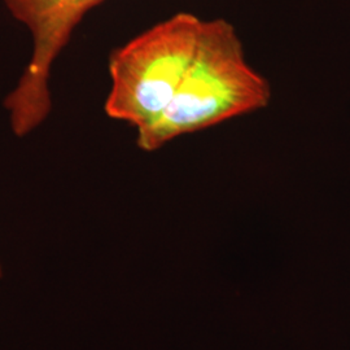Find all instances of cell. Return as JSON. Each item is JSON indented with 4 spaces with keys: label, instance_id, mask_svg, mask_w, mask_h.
Wrapping results in <instances>:
<instances>
[{
    "label": "cell",
    "instance_id": "obj_3",
    "mask_svg": "<svg viewBox=\"0 0 350 350\" xmlns=\"http://www.w3.org/2000/svg\"><path fill=\"white\" fill-rule=\"evenodd\" d=\"M104 0H3L31 37V55L3 105L13 134L24 138L51 114V73L77 26Z\"/></svg>",
    "mask_w": 350,
    "mask_h": 350
},
{
    "label": "cell",
    "instance_id": "obj_1",
    "mask_svg": "<svg viewBox=\"0 0 350 350\" xmlns=\"http://www.w3.org/2000/svg\"><path fill=\"white\" fill-rule=\"evenodd\" d=\"M273 98L270 82L247 60L235 26L206 20L195 59L163 114L137 130L144 152L172 140L265 109Z\"/></svg>",
    "mask_w": 350,
    "mask_h": 350
},
{
    "label": "cell",
    "instance_id": "obj_4",
    "mask_svg": "<svg viewBox=\"0 0 350 350\" xmlns=\"http://www.w3.org/2000/svg\"><path fill=\"white\" fill-rule=\"evenodd\" d=\"M0 276H1V266H0Z\"/></svg>",
    "mask_w": 350,
    "mask_h": 350
},
{
    "label": "cell",
    "instance_id": "obj_2",
    "mask_svg": "<svg viewBox=\"0 0 350 350\" xmlns=\"http://www.w3.org/2000/svg\"><path fill=\"white\" fill-rule=\"evenodd\" d=\"M205 23L193 13H175L113 51L105 114L137 130L157 120L195 59Z\"/></svg>",
    "mask_w": 350,
    "mask_h": 350
}]
</instances>
